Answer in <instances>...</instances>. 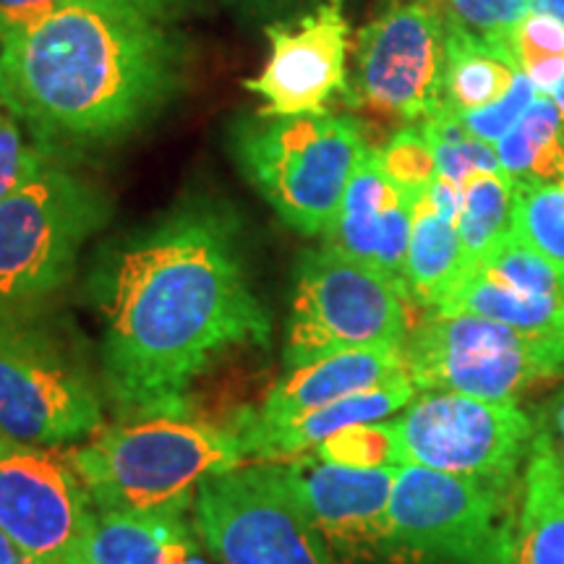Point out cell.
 I'll return each instance as SVG.
<instances>
[{"label":"cell","instance_id":"6da1fadb","mask_svg":"<svg viewBox=\"0 0 564 564\" xmlns=\"http://www.w3.org/2000/svg\"><path fill=\"white\" fill-rule=\"evenodd\" d=\"M102 316L105 400L139 419H183L194 384L238 348H267L238 220L192 202L108 251L91 280Z\"/></svg>","mask_w":564,"mask_h":564},{"label":"cell","instance_id":"7a4b0ae2","mask_svg":"<svg viewBox=\"0 0 564 564\" xmlns=\"http://www.w3.org/2000/svg\"><path fill=\"white\" fill-rule=\"evenodd\" d=\"M154 13L76 0L0 42V105L40 139L137 129L178 89L181 45Z\"/></svg>","mask_w":564,"mask_h":564},{"label":"cell","instance_id":"3957f363","mask_svg":"<svg viewBox=\"0 0 564 564\" xmlns=\"http://www.w3.org/2000/svg\"><path fill=\"white\" fill-rule=\"evenodd\" d=\"M97 514L188 510L202 481L243 465L232 429L139 419L100 429L66 453Z\"/></svg>","mask_w":564,"mask_h":564},{"label":"cell","instance_id":"277c9868","mask_svg":"<svg viewBox=\"0 0 564 564\" xmlns=\"http://www.w3.org/2000/svg\"><path fill=\"white\" fill-rule=\"evenodd\" d=\"M102 403V377L68 327L37 306L0 312V434L47 449L89 440Z\"/></svg>","mask_w":564,"mask_h":564},{"label":"cell","instance_id":"5b68a950","mask_svg":"<svg viewBox=\"0 0 564 564\" xmlns=\"http://www.w3.org/2000/svg\"><path fill=\"white\" fill-rule=\"evenodd\" d=\"M232 150L282 223L303 236H324L371 147L352 118L257 112L236 126Z\"/></svg>","mask_w":564,"mask_h":564},{"label":"cell","instance_id":"8992f818","mask_svg":"<svg viewBox=\"0 0 564 564\" xmlns=\"http://www.w3.org/2000/svg\"><path fill=\"white\" fill-rule=\"evenodd\" d=\"M105 196L47 162L0 202V312L40 306L70 278L82 246L102 228Z\"/></svg>","mask_w":564,"mask_h":564},{"label":"cell","instance_id":"52a82bcc","mask_svg":"<svg viewBox=\"0 0 564 564\" xmlns=\"http://www.w3.org/2000/svg\"><path fill=\"white\" fill-rule=\"evenodd\" d=\"M411 293L400 280L324 243L295 274L285 366L299 369L340 350L405 345Z\"/></svg>","mask_w":564,"mask_h":564},{"label":"cell","instance_id":"ba28073f","mask_svg":"<svg viewBox=\"0 0 564 564\" xmlns=\"http://www.w3.org/2000/svg\"><path fill=\"white\" fill-rule=\"evenodd\" d=\"M408 377L419 392L514 403L564 373V340L523 335L474 314L429 312L408 333Z\"/></svg>","mask_w":564,"mask_h":564},{"label":"cell","instance_id":"9c48e42d","mask_svg":"<svg viewBox=\"0 0 564 564\" xmlns=\"http://www.w3.org/2000/svg\"><path fill=\"white\" fill-rule=\"evenodd\" d=\"M194 525L215 564H333L280 463H253L202 481Z\"/></svg>","mask_w":564,"mask_h":564},{"label":"cell","instance_id":"30bf717a","mask_svg":"<svg viewBox=\"0 0 564 564\" xmlns=\"http://www.w3.org/2000/svg\"><path fill=\"white\" fill-rule=\"evenodd\" d=\"M505 494L463 476L403 465L379 549L449 564H510L514 531Z\"/></svg>","mask_w":564,"mask_h":564},{"label":"cell","instance_id":"8fae6325","mask_svg":"<svg viewBox=\"0 0 564 564\" xmlns=\"http://www.w3.org/2000/svg\"><path fill=\"white\" fill-rule=\"evenodd\" d=\"M400 465H421L510 489L528 460L535 423L518 403L455 392H419L392 421Z\"/></svg>","mask_w":564,"mask_h":564},{"label":"cell","instance_id":"7c38bea8","mask_svg":"<svg viewBox=\"0 0 564 564\" xmlns=\"http://www.w3.org/2000/svg\"><path fill=\"white\" fill-rule=\"evenodd\" d=\"M444 47L447 17L436 0H392L358 32L350 100L387 118L426 121L444 105Z\"/></svg>","mask_w":564,"mask_h":564},{"label":"cell","instance_id":"4fadbf2b","mask_svg":"<svg viewBox=\"0 0 564 564\" xmlns=\"http://www.w3.org/2000/svg\"><path fill=\"white\" fill-rule=\"evenodd\" d=\"M97 512L66 453L0 434V531L37 564H87Z\"/></svg>","mask_w":564,"mask_h":564},{"label":"cell","instance_id":"5bb4252c","mask_svg":"<svg viewBox=\"0 0 564 564\" xmlns=\"http://www.w3.org/2000/svg\"><path fill=\"white\" fill-rule=\"evenodd\" d=\"M348 19L343 0H327L299 24L267 26L270 58L243 87L264 100L262 116H322L348 89Z\"/></svg>","mask_w":564,"mask_h":564},{"label":"cell","instance_id":"9a60e30c","mask_svg":"<svg viewBox=\"0 0 564 564\" xmlns=\"http://www.w3.org/2000/svg\"><path fill=\"white\" fill-rule=\"evenodd\" d=\"M432 312L474 314L523 335L564 340V274L510 232Z\"/></svg>","mask_w":564,"mask_h":564},{"label":"cell","instance_id":"2e32d148","mask_svg":"<svg viewBox=\"0 0 564 564\" xmlns=\"http://www.w3.org/2000/svg\"><path fill=\"white\" fill-rule=\"evenodd\" d=\"M295 502L335 552L379 549L400 468H345L306 453L282 465Z\"/></svg>","mask_w":564,"mask_h":564},{"label":"cell","instance_id":"e0dca14e","mask_svg":"<svg viewBox=\"0 0 564 564\" xmlns=\"http://www.w3.org/2000/svg\"><path fill=\"white\" fill-rule=\"evenodd\" d=\"M415 196L419 192L390 178L379 150H369L348 183L335 225L324 232V243L405 285Z\"/></svg>","mask_w":564,"mask_h":564},{"label":"cell","instance_id":"ac0fdd59","mask_svg":"<svg viewBox=\"0 0 564 564\" xmlns=\"http://www.w3.org/2000/svg\"><path fill=\"white\" fill-rule=\"evenodd\" d=\"M403 348L405 345H371L340 350L291 369L264 394L262 405L246 411L236 426H278L335 400L408 377Z\"/></svg>","mask_w":564,"mask_h":564},{"label":"cell","instance_id":"d6986e66","mask_svg":"<svg viewBox=\"0 0 564 564\" xmlns=\"http://www.w3.org/2000/svg\"><path fill=\"white\" fill-rule=\"evenodd\" d=\"M415 394L419 390L411 377H400L377 390L335 400V403L316 408L293 421L278 423V426H232V432L241 440L246 457H257L264 463L291 460V457L314 453L329 436L356 426V423L387 421L390 415L403 411Z\"/></svg>","mask_w":564,"mask_h":564},{"label":"cell","instance_id":"ffe728a7","mask_svg":"<svg viewBox=\"0 0 564 564\" xmlns=\"http://www.w3.org/2000/svg\"><path fill=\"white\" fill-rule=\"evenodd\" d=\"M87 564H204L186 510L97 514Z\"/></svg>","mask_w":564,"mask_h":564},{"label":"cell","instance_id":"44dd1931","mask_svg":"<svg viewBox=\"0 0 564 564\" xmlns=\"http://www.w3.org/2000/svg\"><path fill=\"white\" fill-rule=\"evenodd\" d=\"M510 564H564V476L544 423L525 460Z\"/></svg>","mask_w":564,"mask_h":564},{"label":"cell","instance_id":"7402d4cb","mask_svg":"<svg viewBox=\"0 0 564 564\" xmlns=\"http://www.w3.org/2000/svg\"><path fill=\"white\" fill-rule=\"evenodd\" d=\"M465 270H468V262H465L457 223L432 202L429 186L421 188L415 196L413 228L403 272L411 301L432 312L447 299Z\"/></svg>","mask_w":564,"mask_h":564},{"label":"cell","instance_id":"603a6c76","mask_svg":"<svg viewBox=\"0 0 564 564\" xmlns=\"http://www.w3.org/2000/svg\"><path fill=\"white\" fill-rule=\"evenodd\" d=\"M447 17V13H444ZM520 68L512 53L491 45L447 17L444 47V105L457 116L489 108L502 100L518 79Z\"/></svg>","mask_w":564,"mask_h":564},{"label":"cell","instance_id":"cb8c5ba5","mask_svg":"<svg viewBox=\"0 0 564 564\" xmlns=\"http://www.w3.org/2000/svg\"><path fill=\"white\" fill-rule=\"evenodd\" d=\"M499 165L514 186L564 178V118L546 91L497 144Z\"/></svg>","mask_w":564,"mask_h":564},{"label":"cell","instance_id":"d4e9b609","mask_svg":"<svg viewBox=\"0 0 564 564\" xmlns=\"http://www.w3.org/2000/svg\"><path fill=\"white\" fill-rule=\"evenodd\" d=\"M512 212L514 183L502 171H481L465 181L457 232H460L468 267L510 236Z\"/></svg>","mask_w":564,"mask_h":564},{"label":"cell","instance_id":"484cf974","mask_svg":"<svg viewBox=\"0 0 564 564\" xmlns=\"http://www.w3.org/2000/svg\"><path fill=\"white\" fill-rule=\"evenodd\" d=\"M419 131L429 141V147H432L436 160V175L453 183L455 188H463L465 181L474 173L502 171L497 147L474 137V133L465 129L460 116L455 110H449L447 105L434 110L421 123Z\"/></svg>","mask_w":564,"mask_h":564},{"label":"cell","instance_id":"4316f807","mask_svg":"<svg viewBox=\"0 0 564 564\" xmlns=\"http://www.w3.org/2000/svg\"><path fill=\"white\" fill-rule=\"evenodd\" d=\"M512 232L564 274V178L514 186Z\"/></svg>","mask_w":564,"mask_h":564},{"label":"cell","instance_id":"83f0119b","mask_svg":"<svg viewBox=\"0 0 564 564\" xmlns=\"http://www.w3.org/2000/svg\"><path fill=\"white\" fill-rule=\"evenodd\" d=\"M507 51L535 87L549 91L564 74V24L533 9L514 26Z\"/></svg>","mask_w":564,"mask_h":564},{"label":"cell","instance_id":"f1b7e54d","mask_svg":"<svg viewBox=\"0 0 564 564\" xmlns=\"http://www.w3.org/2000/svg\"><path fill=\"white\" fill-rule=\"evenodd\" d=\"M312 455L345 468H403L392 421L356 423L322 442Z\"/></svg>","mask_w":564,"mask_h":564},{"label":"cell","instance_id":"f546056e","mask_svg":"<svg viewBox=\"0 0 564 564\" xmlns=\"http://www.w3.org/2000/svg\"><path fill=\"white\" fill-rule=\"evenodd\" d=\"M457 24L507 51L514 26L533 11V0H436Z\"/></svg>","mask_w":564,"mask_h":564},{"label":"cell","instance_id":"4dcf8cb0","mask_svg":"<svg viewBox=\"0 0 564 564\" xmlns=\"http://www.w3.org/2000/svg\"><path fill=\"white\" fill-rule=\"evenodd\" d=\"M51 162L45 147L26 144L19 118L0 105V202Z\"/></svg>","mask_w":564,"mask_h":564},{"label":"cell","instance_id":"1f68e13d","mask_svg":"<svg viewBox=\"0 0 564 564\" xmlns=\"http://www.w3.org/2000/svg\"><path fill=\"white\" fill-rule=\"evenodd\" d=\"M539 87L528 79V76L520 70L518 79H514L512 89L507 91L502 100H497L489 108L474 110V112H463L460 121L465 123L474 137H478L486 144L497 147L507 133L514 129V123L525 116V110L531 108V102L539 97Z\"/></svg>","mask_w":564,"mask_h":564},{"label":"cell","instance_id":"d6a6232c","mask_svg":"<svg viewBox=\"0 0 564 564\" xmlns=\"http://www.w3.org/2000/svg\"><path fill=\"white\" fill-rule=\"evenodd\" d=\"M384 171L392 181H398L403 188L421 192L436 178V160L429 141L421 131L405 129L394 133L390 144L379 150Z\"/></svg>","mask_w":564,"mask_h":564},{"label":"cell","instance_id":"836d02e7","mask_svg":"<svg viewBox=\"0 0 564 564\" xmlns=\"http://www.w3.org/2000/svg\"><path fill=\"white\" fill-rule=\"evenodd\" d=\"M76 0H0V42L30 30Z\"/></svg>","mask_w":564,"mask_h":564},{"label":"cell","instance_id":"e575fe53","mask_svg":"<svg viewBox=\"0 0 564 564\" xmlns=\"http://www.w3.org/2000/svg\"><path fill=\"white\" fill-rule=\"evenodd\" d=\"M541 423H544L549 436H552L556 463H560L564 476V387L552 398V403L546 408V419Z\"/></svg>","mask_w":564,"mask_h":564},{"label":"cell","instance_id":"d590c367","mask_svg":"<svg viewBox=\"0 0 564 564\" xmlns=\"http://www.w3.org/2000/svg\"><path fill=\"white\" fill-rule=\"evenodd\" d=\"M110 3L129 6V9H139V11H147V13H154V17H160L171 0H110Z\"/></svg>","mask_w":564,"mask_h":564},{"label":"cell","instance_id":"8d00e7d4","mask_svg":"<svg viewBox=\"0 0 564 564\" xmlns=\"http://www.w3.org/2000/svg\"><path fill=\"white\" fill-rule=\"evenodd\" d=\"M533 9L564 24V0H533Z\"/></svg>","mask_w":564,"mask_h":564},{"label":"cell","instance_id":"74e56055","mask_svg":"<svg viewBox=\"0 0 564 564\" xmlns=\"http://www.w3.org/2000/svg\"><path fill=\"white\" fill-rule=\"evenodd\" d=\"M546 95H549V97H552V100H554V105H556V108H560V112H562V118H564V74H562V79H560V82H556V84H554V87L546 91Z\"/></svg>","mask_w":564,"mask_h":564}]
</instances>
